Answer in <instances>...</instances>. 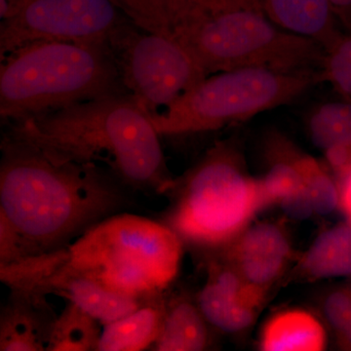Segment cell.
I'll list each match as a JSON object with an SVG mask.
<instances>
[{
    "mask_svg": "<svg viewBox=\"0 0 351 351\" xmlns=\"http://www.w3.org/2000/svg\"><path fill=\"white\" fill-rule=\"evenodd\" d=\"M6 133L56 160L101 166L133 193L163 195L174 181L151 115L125 91L8 124Z\"/></svg>",
    "mask_w": 351,
    "mask_h": 351,
    "instance_id": "7a4b0ae2",
    "label": "cell"
},
{
    "mask_svg": "<svg viewBox=\"0 0 351 351\" xmlns=\"http://www.w3.org/2000/svg\"><path fill=\"white\" fill-rule=\"evenodd\" d=\"M321 76L339 93L351 97V32L341 34L325 51Z\"/></svg>",
    "mask_w": 351,
    "mask_h": 351,
    "instance_id": "cb8c5ba5",
    "label": "cell"
},
{
    "mask_svg": "<svg viewBox=\"0 0 351 351\" xmlns=\"http://www.w3.org/2000/svg\"><path fill=\"white\" fill-rule=\"evenodd\" d=\"M101 331L98 320L66 302L53 325L47 351H97Z\"/></svg>",
    "mask_w": 351,
    "mask_h": 351,
    "instance_id": "44dd1931",
    "label": "cell"
},
{
    "mask_svg": "<svg viewBox=\"0 0 351 351\" xmlns=\"http://www.w3.org/2000/svg\"><path fill=\"white\" fill-rule=\"evenodd\" d=\"M219 258L247 282L269 292L287 267L291 246L282 228L270 223L248 226L219 252Z\"/></svg>",
    "mask_w": 351,
    "mask_h": 351,
    "instance_id": "8fae6325",
    "label": "cell"
},
{
    "mask_svg": "<svg viewBox=\"0 0 351 351\" xmlns=\"http://www.w3.org/2000/svg\"><path fill=\"white\" fill-rule=\"evenodd\" d=\"M122 87L149 115L162 112L208 76L172 34L131 23L110 45Z\"/></svg>",
    "mask_w": 351,
    "mask_h": 351,
    "instance_id": "ba28073f",
    "label": "cell"
},
{
    "mask_svg": "<svg viewBox=\"0 0 351 351\" xmlns=\"http://www.w3.org/2000/svg\"><path fill=\"white\" fill-rule=\"evenodd\" d=\"M307 127L314 145L324 151L351 144V101L317 106L309 114Z\"/></svg>",
    "mask_w": 351,
    "mask_h": 351,
    "instance_id": "7402d4cb",
    "label": "cell"
},
{
    "mask_svg": "<svg viewBox=\"0 0 351 351\" xmlns=\"http://www.w3.org/2000/svg\"><path fill=\"white\" fill-rule=\"evenodd\" d=\"M131 23L112 0H31L13 17L0 23V56L2 59L38 41L110 48L113 39Z\"/></svg>",
    "mask_w": 351,
    "mask_h": 351,
    "instance_id": "9c48e42d",
    "label": "cell"
},
{
    "mask_svg": "<svg viewBox=\"0 0 351 351\" xmlns=\"http://www.w3.org/2000/svg\"><path fill=\"white\" fill-rule=\"evenodd\" d=\"M164 293L147 298L136 311L103 326L97 351L151 350L162 323Z\"/></svg>",
    "mask_w": 351,
    "mask_h": 351,
    "instance_id": "9a60e30c",
    "label": "cell"
},
{
    "mask_svg": "<svg viewBox=\"0 0 351 351\" xmlns=\"http://www.w3.org/2000/svg\"><path fill=\"white\" fill-rule=\"evenodd\" d=\"M278 143L274 149L271 167L258 181L262 209L281 205L291 216L306 218L313 214L304 197V182L293 160V147L286 143Z\"/></svg>",
    "mask_w": 351,
    "mask_h": 351,
    "instance_id": "e0dca14e",
    "label": "cell"
},
{
    "mask_svg": "<svg viewBox=\"0 0 351 351\" xmlns=\"http://www.w3.org/2000/svg\"><path fill=\"white\" fill-rule=\"evenodd\" d=\"M166 2L196 7L211 12L248 9L263 13L257 0H166Z\"/></svg>",
    "mask_w": 351,
    "mask_h": 351,
    "instance_id": "4316f807",
    "label": "cell"
},
{
    "mask_svg": "<svg viewBox=\"0 0 351 351\" xmlns=\"http://www.w3.org/2000/svg\"><path fill=\"white\" fill-rule=\"evenodd\" d=\"M321 80L320 71H223L206 76L151 119L161 138L216 131L290 103Z\"/></svg>",
    "mask_w": 351,
    "mask_h": 351,
    "instance_id": "52a82bcc",
    "label": "cell"
},
{
    "mask_svg": "<svg viewBox=\"0 0 351 351\" xmlns=\"http://www.w3.org/2000/svg\"><path fill=\"white\" fill-rule=\"evenodd\" d=\"M162 223L199 250L216 253L243 232L262 210L258 181L245 174L237 152L221 144L166 189Z\"/></svg>",
    "mask_w": 351,
    "mask_h": 351,
    "instance_id": "8992f818",
    "label": "cell"
},
{
    "mask_svg": "<svg viewBox=\"0 0 351 351\" xmlns=\"http://www.w3.org/2000/svg\"><path fill=\"white\" fill-rule=\"evenodd\" d=\"M339 24L351 32V0H328Z\"/></svg>",
    "mask_w": 351,
    "mask_h": 351,
    "instance_id": "f1b7e54d",
    "label": "cell"
},
{
    "mask_svg": "<svg viewBox=\"0 0 351 351\" xmlns=\"http://www.w3.org/2000/svg\"><path fill=\"white\" fill-rule=\"evenodd\" d=\"M0 149V265L68 248L132 206L133 191L101 166L56 160L6 132Z\"/></svg>",
    "mask_w": 351,
    "mask_h": 351,
    "instance_id": "6da1fadb",
    "label": "cell"
},
{
    "mask_svg": "<svg viewBox=\"0 0 351 351\" xmlns=\"http://www.w3.org/2000/svg\"><path fill=\"white\" fill-rule=\"evenodd\" d=\"M293 160L304 182V197L313 214L326 215L339 205V188L331 176L313 157L292 151Z\"/></svg>",
    "mask_w": 351,
    "mask_h": 351,
    "instance_id": "603a6c76",
    "label": "cell"
},
{
    "mask_svg": "<svg viewBox=\"0 0 351 351\" xmlns=\"http://www.w3.org/2000/svg\"><path fill=\"white\" fill-rule=\"evenodd\" d=\"M68 261L48 281L46 294L73 302L103 326L136 311L147 299L113 292L96 279L76 271Z\"/></svg>",
    "mask_w": 351,
    "mask_h": 351,
    "instance_id": "4fadbf2b",
    "label": "cell"
},
{
    "mask_svg": "<svg viewBox=\"0 0 351 351\" xmlns=\"http://www.w3.org/2000/svg\"><path fill=\"white\" fill-rule=\"evenodd\" d=\"M68 260L69 247L50 253L27 256L0 265V280L10 291L48 295L46 294L48 281Z\"/></svg>",
    "mask_w": 351,
    "mask_h": 351,
    "instance_id": "ffe728a7",
    "label": "cell"
},
{
    "mask_svg": "<svg viewBox=\"0 0 351 351\" xmlns=\"http://www.w3.org/2000/svg\"><path fill=\"white\" fill-rule=\"evenodd\" d=\"M326 346V332L319 320L304 309H287L265 323L261 336L265 351H320Z\"/></svg>",
    "mask_w": 351,
    "mask_h": 351,
    "instance_id": "ac0fdd59",
    "label": "cell"
},
{
    "mask_svg": "<svg viewBox=\"0 0 351 351\" xmlns=\"http://www.w3.org/2000/svg\"><path fill=\"white\" fill-rule=\"evenodd\" d=\"M324 311L343 345L351 348V286L339 289L328 295Z\"/></svg>",
    "mask_w": 351,
    "mask_h": 351,
    "instance_id": "484cf974",
    "label": "cell"
},
{
    "mask_svg": "<svg viewBox=\"0 0 351 351\" xmlns=\"http://www.w3.org/2000/svg\"><path fill=\"white\" fill-rule=\"evenodd\" d=\"M339 205L351 223V170L341 175V184L339 186Z\"/></svg>",
    "mask_w": 351,
    "mask_h": 351,
    "instance_id": "83f0119b",
    "label": "cell"
},
{
    "mask_svg": "<svg viewBox=\"0 0 351 351\" xmlns=\"http://www.w3.org/2000/svg\"><path fill=\"white\" fill-rule=\"evenodd\" d=\"M122 91L108 46L38 41L1 59L0 115L7 124Z\"/></svg>",
    "mask_w": 351,
    "mask_h": 351,
    "instance_id": "3957f363",
    "label": "cell"
},
{
    "mask_svg": "<svg viewBox=\"0 0 351 351\" xmlns=\"http://www.w3.org/2000/svg\"><path fill=\"white\" fill-rule=\"evenodd\" d=\"M180 237L162 221L129 214L101 221L69 247V267L127 297L166 292L179 274Z\"/></svg>",
    "mask_w": 351,
    "mask_h": 351,
    "instance_id": "5b68a950",
    "label": "cell"
},
{
    "mask_svg": "<svg viewBox=\"0 0 351 351\" xmlns=\"http://www.w3.org/2000/svg\"><path fill=\"white\" fill-rule=\"evenodd\" d=\"M138 27L145 32L171 34L166 0H112Z\"/></svg>",
    "mask_w": 351,
    "mask_h": 351,
    "instance_id": "d4e9b609",
    "label": "cell"
},
{
    "mask_svg": "<svg viewBox=\"0 0 351 351\" xmlns=\"http://www.w3.org/2000/svg\"><path fill=\"white\" fill-rule=\"evenodd\" d=\"M210 262L206 283L196 300L201 313L219 331H243L258 317L267 292L247 282L221 258Z\"/></svg>",
    "mask_w": 351,
    "mask_h": 351,
    "instance_id": "30bf717a",
    "label": "cell"
},
{
    "mask_svg": "<svg viewBox=\"0 0 351 351\" xmlns=\"http://www.w3.org/2000/svg\"><path fill=\"white\" fill-rule=\"evenodd\" d=\"M31 0H0V20L13 17Z\"/></svg>",
    "mask_w": 351,
    "mask_h": 351,
    "instance_id": "f546056e",
    "label": "cell"
},
{
    "mask_svg": "<svg viewBox=\"0 0 351 351\" xmlns=\"http://www.w3.org/2000/svg\"><path fill=\"white\" fill-rule=\"evenodd\" d=\"M210 324L197 302L186 298L166 299L160 332L151 350L201 351L210 343Z\"/></svg>",
    "mask_w": 351,
    "mask_h": 351,
    "instance_id": "2e32d148",
    "label": "cell"
},
{
    "mask_svg": "<svg viewBox=\"0 0 351 351\" xmlns=\"http://www.w3.org/2000/svg\"><path fill=\"white\" fill-rule=\"evenodd\" d=\"M301 269L315 280L351 276V223L321 233L304 254Z\"/></svg>",
    "mask_w": 351,
    "mask_h": 351,
    "instance_id": "d6986e66",
    "label": "cell"
},
{
    "mask_svg": "<svg viewBox=\"0 0 351 351\" xmlns=\"http://www.w3.org/2000/svg\"><path fill=\"white\" fill-rule=\"evenodd\" d=\"M263 15L286 31L313 39L325 51L341 36L328 0H257Z\"/></svg>",
    "mask_w": 351,
    "mask_h": 351,
    "instance_id": "5bb4252c",
    "label": "cell"
},
{
    "mask_svg": "<svg viewBox=\"0 0 351 351\" xmlns=\"http://www.w3.org/2000/svg\"><path fill=\"white\" fill-rule=\"evenodd\" d=\"M47 297L10 291L0 313V350L47 351L58 316Z\"/></svg>",
    "mask_w": 351,
    "mask_h": 351,
    "instance_id": "7c38bea8",
    "label": "cell"
},
{
    "mask_svg": "<svg viewBox=\"0 0 351 351\" xmlns=\"http://www.w3.org/2000/svg\"><path fill=\"white\" fill-rule=\"evenodd\" d=\"M166 6L171 34L208 75L239 69L301 73L322 68L325 49L319 43L281 29L258 11Z\"/></svg>",
    "mask_w": 351,
    "mask_h": 351,
    "instance_id": "277c9868",
    "label": "cell"
}]
</instances>
